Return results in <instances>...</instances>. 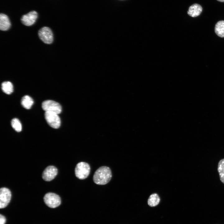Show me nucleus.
<instances>
[{
    "label": "nucleus",
    "mask_w": 224,
    "mask_h": 224,
    "mask_svg": "<svg viewBox=\"0 0 224 224\" xmlns=\"http://www.w3.org/2000/svg\"><path fill=\"white\" fill-rule=\"evenodd\" d=\"M215 31L219 37H224V21H220L217 23L215 27Z\"/></svg>",
    "instance_id": "nucleus-12"
},
{
    "label": "nucleus",
    "mask_w": 224,
    "mask_h": 224,
    "mask_svg": "<svg viewBox=\"0 0 224 224\" xmlns=\"http://www.w3.org/2000/svg\"><path fill=\"white\" fill-rule=\"evenodd\" d=\"M37 17V12L35 11H33L22 16L21 18V21L24 25L30 26L35 23Z\"/></svg>",
    "instance_id": "nucleus-8"
},
{
    "label": "nucleus",
    "mask_w": 224,
    "mask_h": 224,
    "mask_svg": "<svg viewBox=\"0 0 224 224\" xmlns=\"http://www.w3.org/2000/svg\"><path fill=\"white\" fill-rule=\"evenodd\" d=\"M12 196L10 190L7 188L3 187L0 189V208L6 207L9 203Z\"/></svg>",
    "instance_id": "nucleus-7"
},
{
    "label": "nucleus",
    "mask_w": 224,
    "mask_h": 224,
    "mask_svg": "<svg viewBox=\"0 0 224 224\" xmlns=\"http://www.w3.org/2000/svg\"><path fill=\"white\" fill-rule=\"evenodd\" d=\"M58 173V169L55 166H50L47 167L42 174V178L45 181H49L54 179Z\"/></svg>",
    "instance_id": "nucleus-9"
},
{
    "label": "nucleus",
    "mask_w": 224,
    "mask_h": 224,
    "mask_svg": "<svg viewBox=\"0 0 224 224\" xmlns=\"http://www.w3.org/2000/svg\"><path fill=\"white\" fill-rule=\"evenodd\" d=\"M90 171V167L89 164L84 162L78 163L75 169L76 176L80 180L86 179L89 175Z\"/></svg>",
    "instance_id": "nucleus-2"
},
{
    "label": "nucleus",
    "mask_w": 224,
    "mask_h": 224,
    "mask_svg": "<svg viewBox=\"0 0 224 224\" xmlns=\"http://www.w3.org/2000/svg\"><path fill=\"white\" fill-rule=\"evenodd\" d=\"M11 26V22L8 16L1 13L0 14V29L6 31L9 29Z\"/></svg>",
    "instance_id": "nucleus-10"
},
{
    "label": "nucleus",
    "mask_w": 224,
    "mask_h": 224,
    "mask_svg": "<svg viewBox=\"0 0 224 224\" xmlns=\"http://www.w3.org/2000/svg\"><path fill=\"white\" fill-rule=\"evenodd\" d=\"M6 222L5 217L1 214L0 215V224H5Z\"/></svg>",
    "instance_id": "nucleus-18"
},
{
    "label": "nucleus",
    "mask_w": 224,
    "mask_h": 224,
    "mask_svg": "<svg viewBox=\"0 0 224 224\" xmlns=\"http://www.w3.org/2000/svg\"><path fill=\"white\" fill-rule=\"evenodd\" d=\"M44 200L46 204L52 208L58 207L61 203L60 197L58 195L53 193L46 194L44 197Z\"/></svg>",
    "instance_id": "nucleus-3"
},
{
    "label": "nucleus",
    "mask_w": 224,
    "mask_h": 224,
    "mask_svg": "<svg viewBox=\"0 0 224 224\" xmlns=\"http://www.w3.org/2000/svg\"><path fill=\"white\" fill-rule=\"evenodd\" d=\"M217 1L220 2H224V0H217Z\"/></svg>",
    "instance_id": "nucleus-19"
},
{
    "label": "nucleus",
    "mask_w": 224,
    "mask_h": 224,
    "mask_svg": "<svg viewBox=\"0 0 224 224\" xmlns=\"http://www.w3.org/2000/svg\"><path fill=\"white\" fill-rule=\"evenodd\" d=\"M2 89L3 91L7 94H10L13 91V86L10 82H3L1 85Z\"/></svg>",
    "instance_id": "nucleus-15"
},
{
    "label": "nucleus",
    "mask_w": 224,
    "mask_h": 224,
    "mask_svg": "<svg viewBox=\"0 0 224 224\" xmlns=\"http://www.w3.org/2000/svg\"><path fill=\"white\" fill-rule=\"evenodd\" d=\"M112 177L110 169L106 166H102L95 172L93 176L94 182L98 185H104L108 183Z\"/></svg>",
    "instance_id": "nucleus-1"
},
{
    "label": "nucleus",
    "mask_w": 224,
    "mask_h": 224,
    "mask_svg": "<svg viewBox=\"0 0 224 224\" xmlns=\"http://www.w3.org/2000/svg\"><path fill=\"white\" fill-rule=\"evenodd\" d=\"M217 170L220 180L224 184V159L221 160L219 162Z\"/></svg>",
    "instance_id": "nucleus-16"
},
{
    "label": "nucleus",
    "mask_w": 224,
    "mask_h": 224,
    "mask_svg": "<svg viewBox=\"0 0 224 224\" xmlns=\"http://www.w3.org/2000/svg\"><path fill=\"white\" fill-rule=\"evenodd\" d=\"M34 101L33 99L30 96L26 95L24 96L21 100V104L22 106L27 109H30Z\"/></svg>",
    "instance_id": "nucleus-13"
},
{
    "label": "nucleus",
    "mask_w": 224,
    "mask_h": 224,
    "mask_svg": "<svg viewBox=\"0 0 224 224\" xmlns=\"http://www.w3.org/2000/svg\"><path fill=\"white\" fill-rule=\"evenodd\" d=\"M44 116L47 123L51 127L55 129L59 127L61 120L58 114L53 112H45Z\"/></svg>",
    "instance_id": "nucleus-5"
},
{
    "label": "nucleus",
    "mask_w": 224,
    "mask_h": 224,
    "mask_svg": "<svg viewBox=\"0 0 224 224\" xmlns=\"http://www.w3.org/2000/svg\"><path fill=\"white\" fill-rule=\"evenodd\" d=\"M11 125L14 129L17 132H20L22 129L21 124L17 118H14L11 121Z\"/></svg>",
    "instance_id": "nucleus-17"
},
{
    "label": "nucleus",
    "mask_w": 224,
    "mask_h": 224,
    "mask_svg": "<svg viewBox=\"0 0 224 224\" xmlns=\"http://www.w3.org/2000/svg\"><path fill=\"white\" fill-rule=\"evenodd\" d=\"M160 198L156 194H153L150 195L147 201L148 205L150 207H155L159 203Z\"/></svg>",
    "instance_id": "nucleus-14"
},
{
    "label": "nucleus",
    "mask_w": 224,
    "mask_h": 224,
    "mask_svg": "<svg viewBox=\"0 0 224 224\" xmlns=\"http://www.w3.org/2000/svg\"><path fill=\"white\" fill-rule=\"evenodd\" d=\"M42 107L45 112H53L58 114L62 111V107L60 104L52 100L44 101L42 103Z\"/></svg>",
    "instance_id": "nucleus-4"
},
{
    "label": "nucleus",
    "mask_w": 224,
    "mask_h": 224,
    "mask_svg": "<svg viewBox=\"0 0 224 224\" xmlns=\"http://www.w3.org/2000/svg\"><path fill=\"white\" fill-rule=\"evenodd\" d=\"M38 35L40 39L44 43L50 44L53 40V35L51 29L48 27H44L38 31Z\"/></svg>",
    "instance_id": "nucleus-6"
},
{
    "label": "nucleus",
    "mask_w": 224,
    "mask_h": 224,
    "mask_svg": "<svg viewBox=\"0 0 224 224\" xmlns=\"http://www.w3.org/2000/svg\"><path fill=\"white\" fill-rule=\"evenodd\" d=\"M202 11V8L201 6L198 4L195 3L190 6L187 13L189 16L192 17H196L200 15Z\"/></svg>",
    "instance_id": "nucleus-11"
}]
</instances>
